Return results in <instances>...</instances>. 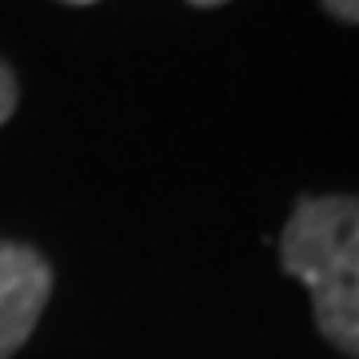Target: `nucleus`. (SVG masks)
<instances>
[{"instance_id": "6", "label": "nucleus", "mask_w": 359, "mask_h": 359, "mask_svg": "<svg viewBox=\"0 0 359 359\" xmlns=\"http://www.w3.org/2000/svg\"><path fill=\"white\" fill-rule=\"evenodd\" d=\"M68 4H92V0H68Z\"/></svg>"}, {"instance_id": "3", "label": "nucleus", "mask_w": 359, "mask_h": 359, "mask_svg": "<svg viewBox=\"0 0 359 359\" xmlns=\"http://www.w3.org/2000/svg\"><path fill=\"white\" fill-rule=\"evenodd\" d=\"M16 108V76L8 72V65H0V124L13 116Z\"/></svg>"}, {"instance_id": "5", "label": "nucleus", "mask_w": 359, "mask_h": 359, "mask_svg": "<svg viewBox=\"0 0 359 359\" xmlns=\"http://www.w3.org/2000/svg\"><path fill=\"white\" fill-rule=\"evenodd\" d=\"M188 4H196V8H219V4H228V0H188Z\"/></svg>"}, {"instance_id": "4", "label": "nucleus", "mask_w": 359, "mask_h": 359, "mask_svg": "<svg viewBox=\"0 0 359 359\" xmlns=\"http://www.w3.org/2000/svg\"><path fill=\"white\" fill-rule=\"evenodd\" d=\"M323 8L347 25H359V0H323Z\"/></svg>"}, {"instance_id": "2", "label": "nucleus", "mask_w": 359, "mask_h": 359, "mask_svg": "<svg viewBox=\"0 0 359 359\" xmlns=\"http://www.w3.org/2000/svg\"><path fill=\"white\" fill-rule=\"evenodd\" d=\"M52 295V268L28 244L0 240V359L28 344Z\"/></svg>"}, {"instance_id": "1", "label": "nucleus", "mask_w": 359, "mask_h": 359, "mask_svg": "<svg viewBox=\"0 0 359 359\" xmlns=\"http://www.w3.org/2000/svg\"><path fill=\"white\" fill-rule=\"evenodd\" d=\"M280 268L311 292L323 339L359 359V196H304L280 231Z\"/></svg>"}]
</instances>
